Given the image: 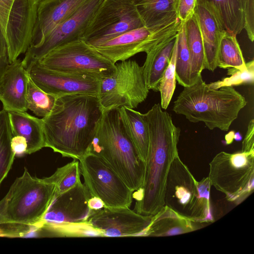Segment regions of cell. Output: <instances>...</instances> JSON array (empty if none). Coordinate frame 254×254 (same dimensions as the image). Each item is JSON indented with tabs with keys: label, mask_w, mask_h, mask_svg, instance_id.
Wrapping results in <instances>:
<instances>
[{
	"label": "cell",
	"mask_w": 254,
	"mask_h": 254,
	"mask_svg": "<svg viewBox=\"0 0 254 254\" xmlns=\"http://www.w3.org/2000/svg\"><path fill=\"white\" fill-rule=\"evenodd\" d=\"M103 113L98 96L58 97L51 113L42 118L45 147L63 157L80 160L88 152Z\"/></svg>",
	"instance_id": "6da1fadb"
},
{
	"label": "cell",
	"mask_w": 254,
	"mask_h": 254,
	"mask_svg": "<svg viewBox=\"0 0 254 254\" xmlns=\"http://www.w3.org/2000/svg\"><path fill=\"white\" fill-rule=\"evenodd\" d=\"M149 133V146L143 184L133 193L134 211L154 216L165 206L167 176L171 164L178 154L177 145L181 129L171 116L163 111L160 103L155 104L144 114Z\"/></svg>",
	"instance_id": "7a4b0ae2"
},
{
	"label": "cell",
	"mask_w": 254,
	"mask_h": 254,
	"mask_svg": "<svg viewBox=\"0 0 254 254\" xmlns=\"http://www.w3.org/2000/svg\"><path fill=\"white\" fill-rule=\"evenodd\" d=\"M55 186L32 176L26 168L0 200V236L28 237L40 234L42 218L55 196Z\"/></svg>",
	"instance_id": "3957f363"
},
{
	"label": "cell",
	"mask_w": 254,
	"mask_h": 254,
	"mask_svg": "<svg viewBox=\"0 0 254 254\" xmlns=\"http://www.w3.org/2000/svg\"><path fill=\"white\" fill-rule=\"evenodd\" d=\"M247 103L233 87L211 88L201 76L184 87L174 102L173 110L190 122L204 123L209 129L227 131Z\"/></svg>",
	"instance_id": "277c9868"
},
{
	"label": "cell",
	"mask_w": 254,
	"mask_h": 254,
	"mask_svg": "<svg viewBox=\"0 0 254 254\" xmlns=\"http://www.w3.org/2000/svg\"><path fill=\"white\" fill-rule=\"evenodd\" d=\"M89 152L101 158L132 191L142 187L145 164L124 130L118 108L103 111Z\"/></svg>",
	"instance_id": "5b68a950"
},
{
	"label": "cell",
	"mask_w": 254,
	"mask_h": 254,
	"mask_svg": "<svg viewBox=\"0 0 254 254\" xmlns=\"http://www.w3.org/2000/svg\"><path fill=\"white\" fill-rule=\"evenodd\" d=\"M91 197L82 183L54 196L42 218L41 227L58 236H94L95 231L86 223L91 212L88 205Z\"/></svg>",
	"instance_id": "8992f818"
},
{
	"label": "cell",
	"mask_w": 254,
	"mask_h": 254,
	"mask_svg": "<svg viewBox=\"0 0 254 254\" xmlns=\"http://www.w3.org/2000/svg\"><path fill=\"white\" fill-rule=\"evenodd\" d=\"M211 186L239 204L254 191V151H221L209 163Z\"/></svg>",
	"instance_id": "52a82bcc"
},
{
	"label": "cell",
	"mask_w": 254,
	"mask_h": 254,
	"mask_svg": "<svg viewBox=\"0 0 254 254\" xmlns=\"http://www.w3.org/2000/svg\"><path fill=\"white\" fill-rule=\"evenodd\" d=\"M143 67L135 61L115 64V70L101 79L98 97L103 111L126 107L136 108L147 97Z\"/></svg>",
	"instance_id": "ba28073f"
},
{
	"label": "cell",
	"mask_w": 254,
	"mask_h": 254,
	"mask_svg": "<svg viewBox=\"0 0 254 254\" xmlns=\"http://www.w3.org/2000/svg\"><path fill=\"white\" fill-rule=\"evenodd\" d=\"M37 62L52 70L89 75L100 79L115 70V64L82 40L60 46Z\"/></svg>",
	"instance_id": "9c48e42d"
},
{
	"label": "cell",
	"mask_w": 254,
	"mask_h": 254,
	"mask_svg": "<svg viewBox=\"0 0 254 254\" xmlns=\"http://www.w3.org/2000/svg\"><path fill=\"white\" fill-rule=\"evenodd\" d=\"M181 24L176 17L153 26L132 29L92 47L115 64L138 53H147L162 42L176 36Z\"/></svg>",
	"instance_id": "30bf717a"
},
{
	"label": "cell",
	"mask_w": 254,
	"mask_h": 254,
	"mask_svg": "<svg viewBox=\"0 0 254 254\" xmlns=\"http://www.w3.org/2000/svg\"><path fill=\"white\" fill-rule=\"evenodd\" d=\"M78 161L91 196L100 199L105 207H129L133 191L101 158L89 152Z\"/></svg>",
	"instance_id": "8fae6325"
},
{
	"label": "cell",
	"mask_w": 254,
	"mask_h": 254,
	"mask_svg": "<svg viewBox=\"0 0 254 254\" xmlns=\"http://www.w3.org/2000/svg\"><path fill=\"white\" fill-rule=\"evenodd\" d=\"M143 26L132 0H104L81 40L94 46Z\"/></svg>",
	"instance_id": "7c38bea8"
},
{
	"label": "cell",
	"mask_w": 254,
	"mask_h": 254,
	"mask_svg": "<svg viewBox=\"0 0 254 254\" xmlns=\"http://www.w3.org/2000/svg\"><path fill=\"white\" fill-rule=\"evenodd\" d=\"M104 0H87L56 27L39 44L30 46L22 61L27 69L54 49L81 40L89 25Z\"/></svg>",
	"instance_id": "4fadbf2b"
},
{
	"label": "cell",
	"mask_w": 254,
	"mask_h": 254,
	"mask_svg": "<svg viewBox=\"0 0 254 254\" xmlns=\"http://www.w3.org/2000/svg\"><path fill=\"white\" fill-rule=\"evenodd\" d=\"M26 70L37 86L57 97L74 94L98 96L101 79L96 77L52 70L38 62Z\"/></svg>",
	"instance_id": "5bb4252c"
},
{
	"label": "cell",
	"mask_w": 254,
	"mask_h": 254,
	"mask_svg": "<svg viewBox=\"0 0 254 254\" xmlns=\"http://www.w3.org/2000/svg\"><path fill=\"white\" fill-rule=\"evenodd\" d=\"M153 216L144 215L129 207L91 210L86 223L102 237L142 236Z\"/></svg>",
	"instance_id": "9a60e30c"
},
{
	"label": "cell",
	"mask_w": 254,
	"mask_h": 254,
	"mask_svg": "<svg viewBox=\"0 0 254 254\" xmlns=\"http://www.w3.org/2000/svg\"><path fill=\"white\" fill-rule=\"evenodd\" d=\"M35 0H14L9 15L6 40L10 64L30 46L37 18Z\"/></svg>",
	"instance_id": "2e32d148"
},
{
	"label": "cell",
	"mask_w": 254,
	"mask_h": 254,
	"mask_svg": "<svg viewBox=\"0 0 254 254\" xmlns=\"http://www.w3.org/2000/svg\"><path fill=\"white\" fill-rule=\"evenodd\" d=\"M197 181L177 154L167 176L165 192V205L190 217L196 203Z\"/></svg>",
	"instance_id": "e0dca14e"
},
{
	"label": "cell",
	"mask_w": 254,
	"mask_h": 254,
	"mask_svg": "<svg viewBox=\"0 0 254 254\" xmlns=\"http://www.w3.org/2000/svg\"><path fill=\"white\" fill-rule=\"evenodd\" d=\"M205 52V69L214 71L217 68L219 47L226 30L212 4L207 0H197L194 11Z\"/></svg>",
	"instance_id": "ac0fdd59"
},
{
	"label": "cell",
	"mask_w": 254,
	"mask_h": 254,
	"mask_svg": "<svg viewBox=\"0 0 254 254\" xmlns=\"http://www.w3.org/2000/svg\"><path fill=\"white\" fill-rule=\"evenodd\" d=\"M87 0H43L38 4L30 46H36Z\"/></svg>",
	"instance_id": "d6986e66"
},
{
	"label": "cell",
	"mask_w": 254,
	"mask_h": 254,
	"mask_svg": "<svg viewBox=\"0 0 254 254\" xmlns=\"http://www.w3.org/2000/svg\"><path fill=\"white\" fill-rule=\"evenodd\" d=\"M29 75L22 61L11 63L0 83V101L7 112H26V93Z\"/></svg>",
	"instance_id": "ffe728a7"
},
{
	"label": "cell",
	"mask_w": 254,
	"mask_h": 254,
	"mask_svg": "<svg viewBox=\"0 0 254 254\" xmlns=\"http://www.w3.org/2000/svg\"><path fill=\"white\" fill-rule=\"evenodd\" d=\"M200 223L167 205L155 215L142 236L165 237L188 233L201 228Z\"/></svg>",
	"instance_id": "44dd1931"
},
{
	"label": "cell",
	"mask_w": 254,
	"mask_h": 254,
	"mask_svg": "<svg viewBox=\"0 0 254 254\" xmlns=\"http://www.w3.org/2000/svg\"><path fill=\"white\" fill-rule=\"evenodd\" d=\"M124 130L141 160L146 164L149 146L148 124L144 114L126 107L118 108Z\"/></svg>",
	"instance_id": "7402d4cb"
},
{
	"label": "cell",
	"mask_w": 254,
	"mask_h": 254,
	"mask_svg": "<svg viewBox=\"0 0 254 254\" xmlns=\"http://www.w3.org/2000/svg\"><path fill=\"white\" fill-rule=\"evenodd\" d=\"M12 136L19 135L26 140V154H31L45 147L42 119L26 112H8Z\"/></svg>",
	"instance_id": "603a6c76"
},
{
	"label": "cell",
	"mask_w": 254,
	"mask_h": 254,
	"mask_svg": "<svg viewBox=\"0 0 254 254\" xmlns=\"http://www.w3.org/2000/svg\"><path fill=\"white\" fill-rule=\"evenodd\" d=\"M176 36L165 40L146 53V58L142 66L149 90L158 91L160 80L170 62Z\"/></svg>",
	"instance_id": "cb8c5ba5"
},
{
	"label": "cell",
	"mask_w": 254,
	"mask_h": 254,
	"mask_svg": "<svg viewBox=\"0 0 254 254\" xmlns=\"http://www.w3.org/2000/svg\"><path fill=\"white\" fill-rule=\"evenodd\" d=\"M132 0L146 27L153 26L178 17V0Z\"/></svg>",
	"instance_id": "d4e9b609"
},
{
	"label": "cell",
	"mask_w": 254,
	"mask_h": 254,
	"mask_svg": "<svg viewBox=\"0 0 254 254\" xmlns=\"http://www.w3.org/2000/svg\"><path fill=\"white\" fill-rule=\"evenodd\" d=\"M185 32L190 59L191 85L201 76V72L205 69V64L203 40L194 13L185 23Z\"/></svg>",
	"instance_id": "484cf974"
},
{
	"label": "cell",
	"mask_w": 254,
	"mask_h": 254,
	"mask_svg": "<svg viewBox=\"0 0 254 254\" xmlns=\"http://www.w3.org/2000/svg\"><path fill=\"white\" fill-rule=\"evenodd\" d=\"M214 6L228 32L237 35L244 29L246 0H207Z\"/></svg>",
	"instance_id": "4316f807"
},
{
	"label": "cell",
	"mask_w": 254,
	"mask_h": 254,
	"mask_svg": "<svg viewBox=\"0 0 254 254\" xmlns=\"http://www.w3.org/2000/svg\"><path fill=\"white\" fill-rule=\"evenodd\" d=\"M217 66L234 68L244 70L247 68L236 35L225 31L221 38L217 60Z\"/></svg>",
	"instance_id": "83f0119b"
},
{
	"label": "cell",
	"mask_w": 254,
	"mask_h": 254,
	"mask_svg": "<svg viewBox=\"0 0 254 254\" xmlns=\"http://www.w3.org/2000/svg\"><path fill=\"white\" fill-rule=\"evenodd\" d=\"M12 137L8 112L0 111V185L7 176L15 155L11 146Z\"/></svg>",
	"instance_id": "f1b7e54d"
},
{
	"label": "cell",
	"mask_w": 254,
	"mask_h": 254,
	"mask_svg": "<svg viewBox=\"0 0 254 254\" xmlns=\"http://www.w3.org/2000/svg\"><path fill=\"white\" fill-rule=\"evenodd\" d=\"M58 97L42 90L29 76L26 93L28 110L38 117H46L52 111Z\"/></svg>",
	"instance_id": "f546056e"
},
{
	"label": "cell",
	"mask_w": 254,
	"mask_h": 254,
	"mask_svg": "<svg viewBox=\"0 0 254 254\" xmlns=\"http://www.w3.org/2000/svg\"><path fill=\"white\" fill-rule=\"evenodd\" d=\"M80 174L79 162L73 159L72 162L58 168L52 176L45 178L55 185V196H56L80 184Z\"/></svg>",
	"instance_id": "4dcf8cb0"
},
{
	"label": "cell",
	"mask_w": 254,
	"mask_h": 254,
	"mask_svg": "<svg viewBox=\"0 0 254 254\" xmlns=\"http://www.w3.org/2000/svg\"><path fill=\"white\" fill-rule=\"evenodd\" d=\"M185 23L181 22L177 35L176 62V80L184 87L190 85V59L186 40Z\"/></svg>",
	"instance_id": "1f68e13d"
},
{
	"label": "cell",
	"mask_w": 254,
	"mask_h": 254,
	"mask_svg": "<svg viewBox=\"0 0 254 254\" xmlns=\"http://www.w3.org/2000/svg\"><path fill=\"white\" fill-rule=\"evenodd\" d=\"M177 51V39L176 36L170 62L161 76L158 87V91L160 92L161 96L160 105L162 109L164 110L167 109L169 105L176 88Z\"/></svg>",
	"instance_id": "d6a6232c"
},
{
	"label": "cell",
	"mask_w": 254,
	"mask_h": 254,
	"mask_svg": "<svg viewBox=\"0 0 254 254\" xmlns=\"http://www.w3.org/2000/svg\"><path fill=\"white\" fill-rule=\"evenodd\" d=\"M211 186L208 177L197 183L198 196L190 217L202 223L214 221L210 201Z\"/></svg>",
	"instance_id": "836d02e7"
},
{
	"label": "cell",
	"mask_w": 254,
	"mask_h": 254,
	"mask_svg": "<svg viewBox=\"0 0 254 254\" xmlns=\"http://www.w3.org/2000/svg\"><path fill=\"white\" fill-rule=\"evenodd\" d=\"M247 63V68L240 70L234 68H229L227 74L230 77L208 84L213 89H219L223 87L238 86L244 84H253L254 82V62L252 60Z\"/></svg>",
	"instance_id": "e575fe53"
},
{
	"label": "cell",
	"mask_w": 254,
	"mask_h": 254,
	"mask_svg": "<svg viewBox=\"0 0 254 254\" xmlns=\"http://www.w3.org/2000/svg\"><path fill=\"white\" fill-rule=\"evenodd\" d=\"M14 0H0V71L10 64L6 30L10 11Z\"/></svg>",
	"instance_id": "d590c367"
},
{
	"label": "cell",
	"mask_w": 254,
	"mask_h": 254,
	"mask_svg": "<svg viewBox=\"0 0 254 254\" xmlns=\"http://www.w3.org/2000/svg\"><path fill=\"white\" fill-rule=\"evenodd\" d=\"M197 0H178L177 15L181 22H186L194 13Z\"/></svg>",
	"instance_id": "8d00e7d4"
},
{
	"label": "cell",
	"mask_w": 254,
	"mask_h": 254,
	"mask_svg": "<svg viewBox=\"0 0 254 254\" xmlns=\"http://www.w3.org/2000/svg\"><path fill=\"white\" fill-rule=\"evenodd\" d=\"M245 26L248 37L251 42L254 39V0H246Z\"/></svg>",
	"instance_id": "74e56055"
},
{
	"label": "cell",
	"mask_w": 254,
	"mask_h": 254,
	"mask_svg": "<svg viewBox=\"0 0 254 254\" xmlns=\"http://www.w3.org/2000/svg\"><path fill=\"white\" fill-rule=\"evenodd\" d=\"M254 120L252 119L248 126V129L242 142V150L254 151Z\"/></svg>",
	"instance_id": "f35d334b"
},
{
	"label": "cell",
	"mask_w": 254,
	"mask_h": 254,
	"mask_svg": "<svg viewBox=\"0 0 254 254\" xmlns=\"http://www.w3.org/2000/svg\"><path fill=\"white\" fill-rule=\"evenodd\" d=\"M11 146L15 156H21L26 154L27 142L26 139L21 136H12Z\"/></svg>",
	"instance_id": "ab89813d"
},
{
	"label": "cell",
	"mask_w": 254,
	"mask_h": 254,
	"mask_svg": "<svg viewBox=\"0 0 254 254\" xmlns=\"http://www.w3.org/2000/svg\"><path fill=\"white\" fill-rule=\"evenodd\" d=\"M88 205L91 210H98L105 207L102 201L94 196H91L88 201Z\"/></svg>",
	"instance_id": "60d3db41"
},
{
	"label": "cell",
	"mask_w": 254,
	"mask_h": 254,
	"mask_svg": "<svg viewBox=\"0 0 254 254\" xmlns=\"http://www.w3.org/2000/svg\"><path fill=\"white\" fill-rule=\"evenodd\" d=\"M36 2L38 4L40 2L42 1L43 0H35Z\"/></svg>",
	"instance_id": "b9f144b4"
}]
</instances>
